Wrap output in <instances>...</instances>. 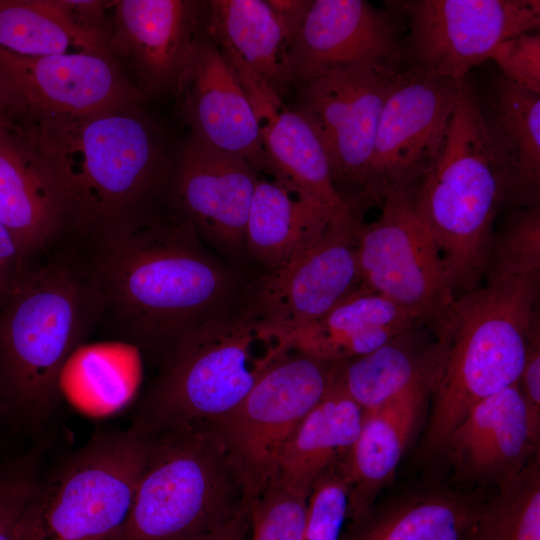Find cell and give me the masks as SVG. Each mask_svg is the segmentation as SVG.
I'll return each mask as SVG.
<instances>
[{"label":"cell","instance_id":"cell-1","mask_svg":"<svg viewBox=\"0 0 540 540\" xmlns=\"http://www.w3.org/2000/svg\"><path fill=\"white\" fill-rule=\"evenodd\" d=\"M85 264L106 323L163 358L187 332L239 305L248 276L168 212L90 235Z\"/></svg>","mask_w":540,"mask_h":540},{"label":"cell","instance_id":"cell-2","mask_svg":"<svg viewBox=\"0 0 540 540\" xmlns=\"http://www.w3.org/2000/svg\"><path fill=\"white\" fill-rule=\"evenodd\" d=\"M62 192L69 229L93 235L160 214L174 158L141 104L15 126Z\"/></svg>","mask_w":540,"mask_h":540},{"label":"cell","instance_id":"cell-3","mask_svg":"<svg viewBox=\"0 0 540 540\" xmlns=\"http://www.w3.org/2000/svg\"><path fill=\"white\" fill-rule=\"evenodd\" d=\"M100 318L85 261L65 253L26 267L0 308V392L10 424L37 430L46 422L66 362Z\"/></svg>","mask_w":540,"mask_h":540},{"label":"cell","instance_id":"cell-4","mask_svg":"<svg viewBox=\"0 0 540 540\" xmlns=\"http://www.w3.org/2000/svg\"><path fill=\"white\" fill-rule=\"evenodd\" d=\"M455 296L479 286L497 214L509 198L507 165L472 84L461 86L438 157L413 190Z\"/></svg>","mask_w":540,"mask_h":540},{"label":"cell","instance_id":"cell-5","mask_svg":"<svg viewBox=\"0 0 540 540\" xmlns=\"http://www.w3.org/2000/svg\"><path fill=\"white\" fill-rule=\"evenodd\" d=\"M540 277L484 282L457 296L434 328L439 359L425 447H446L480 400L517 383L540 323Z\"/></svg>","mask_w":540,"mask_h":540},{"label":"cell","instance_id":"cell-6","mask_svg":"<svg viewBox=\"0 0 540 540\" xmlns=\"http://www.w3.org/2000/svg\"><path fill=\"white\" fill-rule=\"evenodd\" d=\"M291 351L285 335L239 307L212 317L165 355L130 428L147 436L177 424L212 425Z\"/></svg>","mask_w":540,"mask_h":540},{"label":"cell","instance_id":"cell-7","mask_svg":"<svg viewBox=\"0 0 540 540\" xmlns=\"http://www.w3.org/2000/svg\"><path fill=\"white\" fill-rule=\"evenodd\" d=\"M129 515L111 540H192L244 507L239 478L211 424L147 435Z\"/></svg>","mask_w":540,"mask_h":540},{"label":"cell","instance_id":"cell-8","mask_svg":"<svg viewBox=\"0 0 540 540\" xmlns=\"http://www.w3.org/2000/svg\"><path fill=\"white\" fill-rule=\"evenodd\" d=\"M148 450L129 428L102 432L39 478L19 540H111L124 525Z\"/></svg>","mask_w":540,"mask_h":540},{"label":"cell","instance_id":"cell-9","mask_svg":"<svg viewBox=\"0 0 540 540\" xmlns=\"http://www.w3.org/2000/svg\"><path fill=\"white\" fill-rule=\"evenodd\" d=\"M335 365L292 350L212 424L239 478L247 511L276 479L285 444L323 396Z\"/></svg>","mask_w":540,"mask_h":540},{"label":"cell","instance_id":"cell-10","mask_svg":"<svg viewBox=\"0 0 540 540\" xmlns=\"http://www.w3.org/2000/svg\"><path fill=\"white\" fill-rule=\"evenodd\" d=\"M400 70L379 66L337 68L295 88L291 108L318 137L337 194L360 216L369 207V172L380 114Z\"/></svg>","mask_w":540,"mask_h":540},{"label":"cell","instance_id":"cell-11","mask_svg":"<svg viewBox=\"0 0 540 540\" xmlns=\"http://www.w3.org/2000/svg\"><path fill=\"white\" fill-rule=\"evenodd\" d=\"M413 190L389 196L375 221L359 222V288L387 298L434 329L456 296Z\"/></svg>","mask_w":540,"mask_h":540},{"label":"cell","instance_id":"cell-12","mask_svg":"<svg viewBox=\"0 0 540 540\" xmlns=\"http://www.w3.org/2000/svg\"><path fill=\"white\" fill-rule=\"evenodd\" d=\"M408 20L407 64L462 85L502 41L540 25L539 0L387 2Z\"/></svg>","mask_w":540,"mask_h":540},{"label":"cell","instance_id":"cell-13","mask_svg":"<svg viewBox=\"0 0 540 540\" xmlns=\"http://www.w3.org/2000/svg\"><path fill=\"white\" fill-rule=\"evenodd\" d=\"M355 213L332 218L323 234L286 264L249 276L238 307L290 337L359 288Z\"/></svg>","mask_w":540,"mask_h":540},{"label":"cell","instance_id":"cell-14","mask_svg":"<svg viewBox=\"0 0 540 540\" xmlns=\"http://www.w3.org/2000/svg\"><path fill=\"white\" fill-rule=\"evenodd\" d=\"M145 96L115 58L20 56L0 48V106L12 125L139 105Z\"/></svg>","mask_w":540,"mask_h":540},{"label":"cell","instance_id":"cell-15","mask_svg":"<svg viewBox=\"0 0 540 540\" xmlns=\"http://www.w3.org/2000/svg\"><path fill=\"white\" fill-rule=\"evenodd\" d=\"M462 85L408 64L398 72L378 122L369 206L414 189L426 174L443 146Z\"/></svg>","mask_w":540,"mask_h":540},{"label":"cell","instance_id":"cell-16","mask_svg":"<svg viewBox=\"0 0 540 540\" xmlns=\"http://www.w3.org/2000/svg\"><path fill=\"white\" fill-rule=\"evenodd\" d=\"M258 180L243 157L189 135L166 195L168 212L190 222L209 249L246 275V226Z\"/></svg>","mask_w":540,"mask_h":540},{"label":"cell","instance_id":"cell-17","mask_svg":"<svg viewBox=\"0 0 540 540\" xmlns=\"http://www.w3.org/2000/svg\"><path fill=\"white\" fill-rule=\"evenodd\" d=\"M293 88L324 72L353 66L407 65L401 26L390 9L364 0H312L289 44Z\"/></svg>","mask_w":540,"mask_h":540},{"label":"cell","instance_id":"cell-18","mask_svg":"<svg viewBox=\"0 0 540 540\" xmlns=\"http://www.w3.org/2000/svg\"><path fill=\"white\" fill-rule=\"evenodd\" d=\"M174 94L190 135L239 155L259 172L268 170L259 125L237 73L207 38L195 47Z\"/></svg>","mask_w":540,"mask_h":540},{"label":"cell","instance_id":"cell-19","mask_svg":"<svg viewBox=\"0 0 540 540\" xmlns=\"http://www.w3.org/2000/svg\"><path fill=\"white\" fill-rule=\"evenodd\" d=\"M204 37L202 1H114L110 46L131 60L145 97L174 93Z\"/></svg>","mask_w":540,"mask_h":540},{"label":"cell","instance_id":"cell-20","mask_svg":"<svg viewBox=\"0 0 540 540\" xmlns=\"http://www.w3.org/2000/svg\"><path fill=\"white\" fill-rule=\"evenodd\" d=\"M518 383L474 404L450 435L446 447L461 476L499 486L528 465L539 441Z\"/></svg>","mask_w":540,"mask_h":540},{"label":"cell","instance_id":"cell-21","mask_svg":"<svg viewBox=\"0 0 540 540\" xmlns=\"http://www.w3.org/2000/svg\"><path fill=\"white\" fill-rule=\"evenodd\" d=\"M228 60L255 112L271 178L292 184L334 216L354 213L334 189L327 157L308 122L243 63Z\"/></svg>","mask_w":540,"mask_h":540},{"label":"cell","instance_id":"cell-22","mask_svg":"<svg viewBox=\"0 0 540 540\" xmlns=\"http://www.w3.org/2000/svg\"><path fill=\"white\" fill-rule=\"evenodd\" d=\"M437 367L384 403L363 410L360 432L339 462L349 487L348 519L370 516L380 489L389 481L403 455L433 389Z\"/></svg>","mask_w":540,"mask_h":540},{"label":"cell","instance_id":"cell-23","mask_svg":"<svg viewBox=\"0 0 540 540\" xmlns=\"http://www.w3.org/2000/svg\"><path fill=\"white\" fill-rule=\"evenodd\" d=\"M0 220L29 264L69 229L64 196L14 131L0 127Z\"/></svg>","mask_w":540,"mask_h":540},{"label":"cell","instance_id":"cell-24","mask_svg":"<svg viewBox=\"0 0 540 540\" xmlns=\"http://www.w3.org/2000/svg\"><path fill=\"white\" fill-rule=\"evenodd\" d=\"M334 217L292 184L259 178L246 226L247 276L292 260L323 234Z\"/></svg>","mask_w":540,"mask_h":540},{"label":"cell","instance_id":"cell-25","mask_svg":"<svg viewBox=\"0 0 540 540\" xmlns=\"http://www.w3.org/2000/svg\"><path fill=\"white\" fill-rule=\"evenodd\" d=\"M418 322L415 315L387 298L358 288L292 334L290 346L320 361L338 364L372 352Z\"/></svg>","mask_w":540,"mask_h":540},{"label":"cell","instance_id":"cell-26","mask_svg":"<svg viewBox=\"0 0 540 540\" xmlns=\"http://www.w3.org/2000/svg\"><path fill=\"white\" fill-rule=\"evenodd\" d=\"M202 4L205 38L284 99L293 88L289 42L267 0H208Z\"/></svg>","mask_w":540,"mask_h":540},{"label":"cell","instance_id":"cell-27","mask_svg":"<svg viewBox=\"0 0 540 540\" xmlns=\"http://www.w3.org/2000/svg\"><path fill=\"white\" fill-rule=\"evenodd\" d=\"M338 364L323 396L285 444L276 478L310 489L315 479L339 463L356 441L363 409L343 386Z\"/></svg>","mask_w":540,"mask_h":540},{"label":"cell","instance_id":"cell-28","mask_svg":"<svg viewBox=\"0 0 540 540\" xmlns=\"http://www.w3.org/2000/svg\"><path fill=\"white\" fill-rule=\"evenodd\" d=\"M485 113L505 159L509 198L516 207L540 201V95L498 77Z\"/></svg>","mask_w":540,"mask_h":540},{"label":"cell","instance_id":"cell-29","mask_svg":"<svg viewBox=\"0 0 540 540\" xmlns=\"http://www.w3.org/2000/svg\"><path fill=\"white\" fill-rule=\"evenodd\" d=\"M431 328L418 322L363 356L338 364L343 386L363 409L374 408L396 396L438 365V347L427 343Z\"/></svg>","mask_w":540,"mask_h":540},{"label":"cell","instance_id":"cell-30","mask_svg":"<svg viewBox=\"0 0 540 540\" xmlns=\"http://www.w3.org/2000/svg\"><path fill=\"white\" fill-rule=\"evenodd\" d=\"M0 48L29 57L89 53L115 58L109 39L76 28L53 0H0Z\"/></svg>","mask_w":540,"mask_h":540},{"label":"cell","instance_id":"cell-31","mask_svg":"<svg viewBox=\"0 0 540 540\" xmlns=\"http://www.w3.org/2000/svg\"><path fill=\"white\" fill-rule=\"evenodd\" d=\"M474 513L455 496H420L372 519L350 540H467Z\"/></svg>","mask_w":540,"mask_h":540},{"label":"cell","instance_id":"cell-32","mask_svg":"<svg viewBox=\"0 0 540 540\" xmlns=\"http://www.w3.org/2000/svg\"><path fill=\"white\" fill-rule=\"evenodd\" d=\"M475 509L467 540H540L539 461L530 462Z\"/></svg>","mask_w":540,"mask_h":540},{"label":"cell","instance_id":"cell-33","mask_svg":"<svg viewBox=\"0 0 540 540\" xmlns=\"http://www.w3.org/2000/svg\"><path fill=\"white\" fill-rule=\"evenodd\" d=\"M540 277V205L516 207L494 232L484 282Z\"/></svg>","mask_w":540,"mask_h":540},{"label":"cell","instance_id":"cell-34","mask_svg":"<svg viewBox=\"0 0 540 540\" xmlns=\"http://www.w3.org/2000/svg\"><path fill=\"white\" fill-rule=\"evenodd\" d=\"M309 490L276 478L248 510L249 540H301Z\"/></svg>","mask_w":540,"mask_h":540},{"label":"cell","instance_id":"cell-35","mask_svg":"<svg viewBox=\"0 0 540 540\" xmlns=\"http://www.w3.org/2000/svg\"><path fill=\"white\" fill-rule=\"evenodd\" d=\"M349 514V487L339 463L311 484L301 540H341Z\"/></svg>","mask_w":540,"mask_h":540},{"label":"cell","instance_id":"cell-36","mask_svg":"<svg viewBox=\"0 0 540 540\" xmlns=\"http://www.w3.org/2000/svg\"><path fill=\"white\" fill-rule=\"evenodd\" d=\"M39 478L36 451L0 462V540H19L21 519Z\"/></svg>","mask_w":540,"mask_h":540},{"label":"cell","instance_id":"cell-37","mask_svg":"<svg viewBox=\"0 0 540 540\" xmlns=\"http://www.w3.org/2000/svg\"><path fill=\"white\" fill-rule=\"evenodd\" d=\"M492 59L502 76L526 91L540 95V35L523 33L502 41Z\"/></svg>","mask_w":540,"mask_h":540},{"label":"cell","instance_id":"cell-38","mask_svg":"<svg viewBox=\"0 0 540 540\" xmlns=\"http://www.w3.org/2000/svg\"><path fill=\"white\" fill-rule=\"evenodd\" d=\"M58 10L76 28L110 40L114 1L53 0Z\"/></svg>","mask_w":540,"mask_h":540},{"label":"cell","instance_id":"cell-39","mask_svg":"<svg viewBox=\"0 0 540 540\" xmlns=\"http://www.w3.org/2000/svg\"><path fill=\"white\" fill-rule=\"evenodd\" d=\"M517 383L532 416L540 422V323L531 333Z\"/></svg>","mask_w":540,"mask_h":540},{"label":"cell","instance_id":"cell-40","mask_svg":"<svg viewBox=\"0 0 540 540\" xmlns=\"http://www.w3.org/2000/svg\"><path fill=\"white\" fill-rule=\"evenodd\" d=\"M29 264L24 260L12 234L0 220V308Z\"/></svg>","mask_w":540,"mask_h":540},{"label":"cell","instance_id":"cell-41","mask_svg":"<svg viewBox=\"0 0 540 540\" xmlns=\"http://www.w3.org/2000/svg\"><path fill=\"white\" fill-rule=\"evenodd\" d=\"M289 44L300 28L312 0H267Z\"/></svg>","mask_w":540,"mask_h":540},{"label":"cell","instance_id":"cell-42","mask_svg":"<svg viewBox=\"0 0 540 540\" xmlns=\"http://www.w3.org/2000/svg\"><path fill=\"white\" fill-rule=\"evenodd\" d=\"M250 518L248 511L243 508L235 516L216 528L192 540H249Z\"/></svg>","mask_w":540,"mask_h":540},{"label":"cell","instance_id":"cell-43","mask_svg":"<svg viewBox=\"0 0 540 540\" xmlns=\"http://www.w3.org/2000/svg\"><path fill=\"white\" fill-rule=\"evenodd\" d=\"M6 423H9V418L0 392V429Z\"/></svg>","mask_w":540,"mask_h":540},{"label":"cell","instance_id":"cell-44","mask_svg":"<svg viewBox=\"0 0 540 540\" xmlns=\"http://www.w3.org/2000/svg\"><path fill=\"white\" fill-rule=\"evenodd\" d=\"M0 127L10 129L12 131L14 130V126L12 125L10 120L7 118V116L3 112L1 106H0Z\"/></svg>","mask_w":540,"mask_h":540},{"label":"cell","instance_id":"cell-45","mask_svg":"<svg viewBox=\"0 0 540 540\" xmlns=\"http://www.w3.org/2000/svg\"><path fill=\"white\" fill-rule=\"evenodd\" d=\"M0 448H1V440H0Z\"/></svg>","mask_w":540,"mask_h":540}]
</instances>
